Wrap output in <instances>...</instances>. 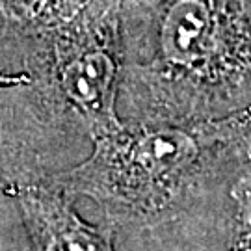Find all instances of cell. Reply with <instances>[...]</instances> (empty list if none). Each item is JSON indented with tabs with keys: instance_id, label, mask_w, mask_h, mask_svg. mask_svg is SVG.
<instances>
[{
	"instance_id": "cell-3",
	"label": "cell",
	"mask_w": 251,
	"mask_h": 251,
	"mask_svg": "<svg viewBox=\"0 0 251 251\" xmlns=\"http://www.w3.org/2000/svg\"><path fill=\"white\" fill-rule=\"evenodd\" d=\"M36 251H114L112 231L82 222L49 175L11 192Z\"/></svg>"
},
{
	"instance_id": "cell-2",
	"label": "cell",
	"mask_w": 251,
	"mask_h": 251,
	"mask_svg": "<svg viewBox=\"0 0 251 251\" xmlns=\"http://www.w3.org/2000/svg\"><path fill=\"white\" fill-rule=\"evenodd\" d=\"M95 151L78 168L50 179L67 196L86 194L119 216L160 212L182 188L196 147L168 126L117 128L95 138Z\"/></svg>"
},
{
	"instance_id": "cell-1",
	"label": "cell",
	"mask_w": 251,
	"mask_h": 251,
	"mask_svg": "<svg viewBox=\"0 0 251 251\" xmlns=\"http://www.w3.org/2000/svg\"><path fill=\"white\" fill-rule=\"evenodd\" d=\"M119 69V0H88L67 23L36 36L9 34L0 58V73L32 95L56 130L84 126L93 138L121 128Z\"/></svg>"
},
{
	"instance_id": "cell-4",
	"label": "cell",
	"mask_w": 251,
	"mask_h": 251,
	"mask_svg": "<svg viewBox=\"0 0 251 251\" xmlns=\"http://www.w3.org/2000/svg\"><path fill=\"white\" fill-rule=\"evenodd\" d=\"M88 0H0V32L36 36L73 19Z\"/></svg>"
},
{
	"instance_id": "cell-5",
	"label": "cell",
	"mask_w": 251,
	"mask_h": 251,
	"mask_svg": "<svg viewBox=\"0 0 251 251\" xmlns=\"http://www.w3.org/2000/svg\"><path fill=\"white\" fill-rule=\"evenodd\" d=\"M234 251H251V216L244 222L242 233L238 236Z\"/></svg>"
}]
</instances>
